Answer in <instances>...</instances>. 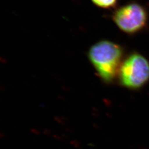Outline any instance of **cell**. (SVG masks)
Returning a JSON list of instances; mask_svg holds the SVG:
<instances>
[{
  "label": "cell",
  "mask_w": 149,
  "mask_h": 149,
  "mask_svg": "<svg viewBox=\"0 0 149 149\" xmlns=\"http://www.w3.org/2000/svg\"><path fill=\"white\" fill-rule=\"evenodd\" d=\"M118 74L123 86L139 89L149 81V61L139 54H132L122 63Z\"/></svg>",
  "instance_id": "cell-2"
},
{
  "label": "cell",
  "mask_w": 149,
  "mask_h": 149,
  "mask_svg": "<svg viewBox=\"0 0 149 149\" xmlns=\"http://www.w3.org/2000/svg\"><path fill=\"white\" fill-rule=\"evenodd\" d=\"M123 49L116 43L101 40L90 49L88 57L98 75L106 82H111L122 65Z\"/></svg>",
  "instance_id": "cell-1"
},
{
  "label": "cell",
  "mask_w": 149,
  "mask_h": 149,
  "mask_svg": "<svg viewBox=\"0 0 149 149\" xmlns=\"http://www.w3.org/2000/svg\"><path fill=\"white\" fill-rule=\"evenodd\" d=\"M95 5L105 9L114 8L117 4L118 0H91Z\"/></svg>",
  "instance_id": "cell-4"
},
{
  "label": "cell",
  "mask_w": 149,
  "mask_h": 149,
  "mask_svg": "<svg viewBox=\"0 0 149 149\" xmlns=\"http://www.w3.org/2000/svg\"><path fill=\"white\" fill-rule=\"evenodd\" d=\"M112 19L122 32L133 34L140 32L146 27L148 21V13L144 6L136 2H131L114 11Z\"/></svg>",
  "instance_id": "cell-3"
}]
</instances>
